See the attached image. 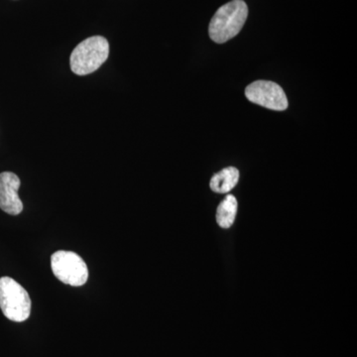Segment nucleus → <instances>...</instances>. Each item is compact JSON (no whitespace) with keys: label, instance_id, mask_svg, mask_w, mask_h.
Wrapping results in <instances>:
<instances>
[{"label":"nucleus","instance_id":"6e6552de","mask_svg":"<svg viewBox=\"0 0 357 357\" xmlns=\"http://www.w3.org/2000/svg\"><path fill=\"white\" fill-rule=\"evenodd\" d=\"M237 213V201L236 197L229 195L218 206L217 222L222 229H229L234 225Z\"/></svg>","mask_w":357,"mask_h":357},{"label":"nucleus","instance_id":"20e7f679","mask_svg":"<svg viewBox=\"0 0 357 357\" xmlns=\"http://www.w3.org/2000/svg\"><path fill=\"white\" fill-rule=\"evenodd\" d=\"M52 271L67 285L79 287L89 279V269L81 256L72 251L59 250L51 257Z\"/></svg>","mask_w":357,"mask_h":357},{"label":"nucleus","instance_id":"423d86ee","mask_svg":"<svg viewBox=\"0 0 357 357\" xmlns=\"http://www.w3.org/2000/svg\"><path fill=\"white\" fill-rule=\"evenodd\" d=\"M20 178L11 172L0 174V208L11 215L22 213L23 203L18 195Z\"/></svg>","mask_w":357,"mask_h":357},{"label":"nucleus","instance_id":"f257e3e1","mask_svg":"<svg viewBox=\"0 0 357 357\" xmlns=\"http://www.w3.org/2000/svg\"><path fill=\"white\" fill-rule=\"evenodd\" d=\"M248 7L243 0H232L218 8L211 18L208 34L213 42L225 43L241 31L248 20Z\"/></svg>","mask_w":357,"mask_h":357},{"label":"nucleus","instance_id":"0eeeda50","mask_svg":"<svg viewBox=\"0 0 357 357\" xmlns=\"http://www.w3.org/2000/svg\"><path fill=\"white\" fill-rule=\"evenodd\" d=\"M239 180V171L234 167L223 169L211 178L210 187L215 192L227 194L231 191Z\"/></svg>","mask_w":357,"mask_h":357},{"label":"nucleus","instance_id":"39448f33","mask_svg":"<svg viewBox=\"0 0 357 357\" xmlns=\"http://www.w3.org/2000/svg\"><path fill=\"white\" fill-rule=\"evenodd\" d=\"M245 96L249 102L266 109L281 112L288 107L287 96L274 82L256 81L246 88Z\"/></svg>","mask_w":357,"mask_h":357},{"label":"nucleus","instance_id":"f03ea898","mask_svg":"<svg viewBox=\"0 0 357 357\" xmlns=\"http://www.w3.org/2000/svg\"><path fill=\"white\" fill-rule=\"evenodd\" d=\"M109 55V41L102 36L84 40L70 55V69L77 76H86L100 69Z\"/></svg>","mask_w":357,"mask_h":357},{"label":"nucleus","instance_id":"7ed1b4c3","mask_svg":"<svg viewBox=\"0 0 357 357\" xmlns=\"http://www.w3.org/2000/svg\"><path fill=\"white\" fill-rule=\"evenodd\" d=\"M0 309L10 321L22 323L31 314L29 294L10 277L0 278Z\"/></svg>","mask_w":357,"mask_h":357}]
</instances>
